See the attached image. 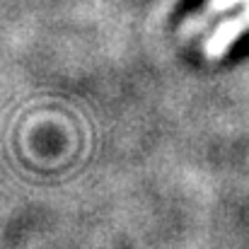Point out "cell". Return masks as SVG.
<instances>
[{"instance_id": "6da1fadb", "label": "cell", "mask_w": 249, "mask_h": 249, "mask_svg": "<svg viewBox=\"0 0 249 249\" xmlns=\"http://www.w3.org/2000/svg\"><path fill=\"white\" fill-rule=\"evenodd\" d=\"M247 29H249V10L242 12V15H237V17H232V19L220 22L218 29L206 39L203 53H206L208 58H220V56H225L228 49L232 46V41H235L242 32H247Z\"/></svg>"}]
</instances>
